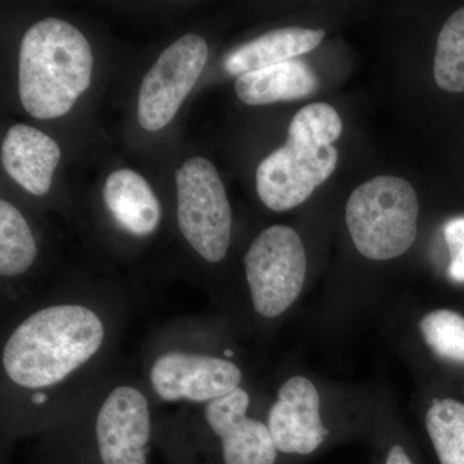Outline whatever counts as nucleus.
Returning <instances> with one entry per match:
<instances>
[{"label": "nucleus", "instance_id": "f257e3e1", "mask_svg": "<svg viewBox=\"0 0 464 464\" xmlns=\"http://www.w3.org/2000/svg\"><path fill=\"white\" fill-rule=\"evenodd\" d=\"M100 315L82 304L41 308L16 326L3 347L8 380L27 390L50 389L96 355L105 342Z\"/></svg>", "mask_w": 464, "mask_h": 464}, {"label": "nucleus", "instance_id": "f03ea898", "mask_svg": "<svg viewBox=\"0 0 464 464\" xmlns=\"http://www.w3.org/2000/svg\"><path fill=\"white\" fill-rule=\"evenodd\" d=\"M90 43L72 24L45 18L27 30L18 57V93L36 119L67 114L91 84Z\"/></svg>", "mask_w": 464, "mask_h": 464}, {"label": "nucleus", "instance_id": "7ed1b4c3", "mask_svg": "<svg viewBox=\"0 0 464 464\" xmlns=\"http://www.w3.org/2000/svg\"><path fill=\"white\" fill-rule=\"evenodd\" d=\"M342 130L340 115L329 103H310L299 110L283 148L265 158L256 172L262 203L275 212L304 203L337 168L338 150L333 143Z\"/></svg>", "mask_w": 464, "mask_h": 464}, {"label": "nucleus", "instance_id": "20e7f679", "mask_svg": "<svg viewBox=\"0 0 464 464\" xmlns=\"http://www.w3.org/2000/svg\"><path fill=\"white\" fill-rule=\"evenodd\" d=\"M420 201L401 177L378 176L360 185L346 206V224L360 255L373 261L404 255L417 239Z\"/></svg>", "mask_w": 464, "mask_h": 464}, {"label": "nucleus", "instance_id": "39448f33", "mask_svg": "<svg viewBox=\"0 0 464 464\" xmlns=\"http://www.w3.org/2000/svg\"><path fill=\"white\" fill-rule=\"evenodd\" d=\"M177 219L183 237L201 258L217 264L231 243L232 212L225 186L206 158L188 159L176 177Z\"/></svg>", "mask_w": 464, "mask_h": 464}, {"label": "nucleus", "instance_id": "423d86ee", "mask_svg": "<svg viewBox=\"0 0 464 464\" xmlns=\"http://www.w3.org/2000/svg\"><path fill=\"white\" fill-rule=\"evenodd\" d=\"M244 266L258 315H282L304 289L306 252L297 231L289 226L275 225L262 231L250 244Z\"/></svg>", "mask_w": 464, "mask_h": 464}, {"label": "nucleus", "instance_id": "0eeeda50", "mask_svg": "<svg viewBox=\"0 0 464 464\" xmlns=\"http://www.w3.org/2000/svg\"><path fill=\"white\" fill-rule=\"evenodd\" d=\"M208 53L201 36L186 34L159 56L140 88L137 115L143 130L157 132L173 121L200 78Z\"/></svg>", "mask_w": 464, "mask_h": 464}, {"label": "nucleus", "instance_id": "6e6552de", "mask_svg": "<svg viewBox=\"0 0 464 464\" xmlns=\"http://www.w3.org/2000/svg\"><path fill=\"white\" fill-rule=\"evenodd\" d=\"M150 383L167 402L209 404L239 389V366L222 357L173 350L161 353L150 368Z\"/></svg>", "mask_w": 464, "mask_h": 464}, {"label": "nucleus", "instance_id": "1a4fd4ad", "mask_svg": "<svg viewBox=\"0 0 464 464\" xmlns=\"http://www.w3.org/2000/svg\"><path fill=\"white\" fill-rule=\"evenodd\" d=\"M151 411L142 391L118 386L106 396L94 423L99 464H149Z\"/></svg>", "mask_w": 464, "mask_h": 464}, {"label": "nucleus", "instance_id": "9d476101", "mask_svg": "<svg viewBox=\"0 0 464 464\" xmlns=\"http://www.w3.org/2000/svg\"><path fill=\"white\" fill-rule=\"evenodd\" d=\"M250 398L237 389L225 398L206 405L204 417L218 439L224 464H275L277 449L267 424L248 417Z\"/></svg>", "mask_w": 464, "mask_h": 464}, {"label": "nucleus", "instance_id": "9b49d317", "mask_svg": "<svg viewBox=\"0 0 464 464\" xmlns=\"http://www.w3.org/2000/svg\"><path fill=\"white\" fill-rule=\"evenodd\" d=\"M267 427L280 453L307 456L315 451L328 430L323 426L320 396L313 382L304 377L289 378L271 406Z\"/></svg>", "mask_w": 464, "mask_h": 464}, {"label": "nucleus", "instance_id": "f8f14e48", "mask_svg": "<svg viewBox=\"0 0 464 464\" xmlns=\"http://www.w3.org/2000/svg\"><path fill=\"white\" fill-rule=\"evenodd\" d=\"M60 158L57 142L30 125H14L3 140V167L18 185L36 197L50 191Z\"/></svg>", "mask_w": 464, "mask_h": 464}, {"label": "nucleus", "instance_id": "ddd939ff", "mask_svg": "<svg viewBox=\"0 0 464 464\" xmlns=\"http://www.w3.org/2000/svg\"><path fill=\"white\" fill-rule=\"evenodd\" d=\"M323 29L282 27L253 39L226 56L224 66L230 75L240 76L286 61L315 50L323 42Z\"/></svg>", "mask_w": 464, "mask_h": 464}, {"label": "nucleus", "instance_id": "4468645a", "mask_svg": "<svg viewBox=\"0 0 464 464\" xmlns=\"http://www.w3.org/2000/svg\"><path fill=\"white\" fill-rule=\"evenodd\" d=\"M106 207L123 230L145 237L157 230L160 204L148 181L130 169H119L108 177L103 190Z\"/></svg>", "mask_w": 464, "mask_h": 464}, {"label": "nucleus", "instance_id": "2eb2a0df", "mask_svg": "<svg viewBox=\"0 0 464 464\" xmlns=\"http://www.w3.org/2000/svg\"><path fill=\"white\" fill-rule=\"evenodd\" d=\"M319 85L316 72L295 58L237 76L235 91L246 105L258 106L306 99L319 90Z\"/></svg>", "mask_w": 464, "mask_h": 464}, {"label": "nucleus", "instance_id": "dca6fc26", "mask_svg": "<svg viewBox=\"0 0 464 464\" xmlns=\"http://www.w3.org/2000/svg\"><path fill=\"white\" fill-rule=\"evenodd\" d=\"M35 239L16 207L0 201V274L5 277L25 274L36 258Z\"/></svg>", "mask_w": 464, "mask_h": 464}, {"label": "nucleus", "instance_id": "f3484780", "mask_svg": "<svg viewBox=\"0 0 464 464\" xmlns=\"http://www.w3.org/2000/svg\"><path fill=\"white\" fill-rule=\"evenodd\" d=\"M427 432L440 463L464 464V404L453 399L435 402L427 411Z\"/></svg>", "mask_w": 464, "mask_h": 464}, {"label": "nucleus", "instance_id": "a211bd4d", "mask_svg": "<svg viewBox=\"0 0 464 464\" xmlns=\"http://www.w3.org/2000/svg\"><path fill=\"white\" fill-rule=\"evenodd\" d=\"M433 75L441 90L464 92V7L448 18L439 34Z\"/></svg>", "mask_w": 464, "mask_h": 464}, {"label": "nucleus", "instance_id": "6ab92c4d", "mask_svg": "<svg viewBox=\"0 0 464 464\" xmlns=\"http://www.w3.org/2000/svg\"><path fill=\"white\" fill-rule=\"evenodd\" d=\"M420 328L436 355L464 364V316L451 310H435L420 320Z\"/></svg>", "mask_w": 464, "mask_h": 464}, {"label": "nucleus", "instance_id": "aec40b11", "mask_svg": "<svg viewBox=\"0 0 464 464\" xmlns=\"http://www.w3.org/2000/svg\"><path fill=\"white\" fill-rule=\"evenodd\" d=\"M444 237L450 252L449 274L456 282H464V218L448 222Z\"/></svg>", "mask_w": 464, "mask_h": 464}, {"label": "nucleus", "instance_id": "412c9836", "mask_svg": "<svg viewBox=\"0 0 464 464\" xmlns=\"http://www.w3.org/2000/svg\"><path fill=\"white\" fill-rule=\"evenodd\" d=\"M386 464H413L411 458L405 453L404 449L400 445L391 448L389 457H387Z\"/></svg>", "mask_w": 464, "mask_h": 464}]
</instances>
